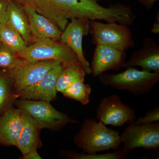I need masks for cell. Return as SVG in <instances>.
I'll use <instances>...</instances> for the list:
<instances>
[{"label": "cell", "instance_id": "obj_1", "mask_svg": "<svg viewBox=\"0 0 159 159\" xmlns=\"http://www.w3.org/2000/svg\"><path fill=\"white\" fill-rule=\"evenodd\" d=\"M33 9L48 19L62 31L68 20L82 18L94 20L102 10L99 0H12Z\"/></svg>", "mask_w": 159, "mask_h": 159}, {"label": "cell", "instance_id": "obj_2", "mask_svg": "<svg viewBox=\"0 0 159 159\" xmlns=\"http://www.w3.org/2000/svg\"><path fill=\"white\" fill-rule=\"evenodd\" d=\"M74 144L83 152L96 154L110 149H119L122 144L118 131L107 127L94 118H87L83 122L79 131L74 135Z\"/></svg>", "mask_w": 159, "mask_h": 159}, {"label": "cell", "instance_id": "obj_3", "mask_svg": "<svg viewBox=\"0 0 159 159\" xmlns=\"http://www.w3.org/2000/svg\"><path fill=\"white\" fill-rule=\"evenodd\" d=\"M117 74L104 73L98 77L103 85L128 92L136 96L150 93L159 81V72L139 70L134 67Z\"/></svg>", "mask_w": 159, "mask_h": 159}, {"label": "cell", "instance_id": "obj_4", "mask_svg": "<svg viewBox=\"0 0 159 159\" xmlns=\"http://www.w3.org/2000/svg\"><path fill=\"white\" fill-rule=\"evenodd\" d=\"M19 57L29 62L54 60L64 67L81 64L77 54L66 44L49 38L35 39Z\"/></svg>", "mask_w": 159, "mask_h": 159}, {"label": "cell", "instance_id": "obj_5", "mask_svg": "<svg viewBox=\"0 0 159 159\" xmlns=\"http://www.w3.org/2000/svg\"><path fill=\"white\" fill-rule=\"evenodd\" d=\"M14 103L17 108L27 113L41 129L58 130L67 124L78 123L66 114L57 110L51 102L26 99H16Z\"/></svg>", "mask_w": 159, "mask_h": 159}, {"label": "cell", "instance_id": "obj_6", "mask_svg": "<svg viewBox=\"0 0 159 159\" xmlns=\"http://www.w3.org/2000/svg\"><path fill=\"white\" fill-rule=\"evenodd\" d=\"M89 32L93 37L92 42L96 45H102L122 51L134 46L130 29L125 25L89 20Z\"/></svg>", "mask_w": 159, "mask_h": 159}, {"label": "cell", "instance_id": "obj_7", "mask_svg": "<svg viewBox=\"0 0 159 159\" xmlns=\"http://www.w3.org/2000/svg\"><path fill=\"white\" fill-rule=\"evenodd\" d=\"M123 155L128 157L137 148L158 150L159 148V122L147 124H129L120 134Z\"/></svg>", "mask_w": 159, "mask_h": 159}, {"label": "cell", "instance_id": "obj_8", "mask_svg": "<svg viewBox=\"0 0 159 159\" xmlns=\"http://www.w3.org/2000/svg\"><path fill=\"white\" fill-rule=\"evenodd\" d=\"M96 118L106 125L122 127L132 124L137 119L135 111L115 94L103 97L96 110Z\"/></svg>", "mask_w": 159, "mask_h": 159}, {"label": "cell", "instance_id": "obj_9", "mask_svg": "<svg viewBox=\"0 0 159 159\" xmlns=\"http://www.w3.org/2000/svg\"><path fill=\"white\" fill-rule=\"evenodd\" d=\"M61 64L58 61L54 60L28 61L19 67L7 70L4 74L12 81L14 90L17 94L37 83L50 70Z\"/></svg>", "mask_w": 159, "mask_h": 159}, {"label": "cell", "instance_id": "obj_10", "mask_svg": "<svg viewBox=\"0 0 159 159\" xmlns=\"http://www.w3.org/2000/svg\"><path fill=\"white\" fill-rule=\"evenodd\" d=\"M89 32V20L72 18L62 32L60 40L69 46L77 54L86 74H92L89 63L85 59L82 48L83 38Z\"/></svg>", "mask_w": 159, "mask_h": 159}, {"label": "cell", "instance_id": "obj_11", "mask_svg": "<svg viewBox=\"0 0 159 159\" xmlns=\"http://www.w3.org/2000/svg\"><path fill=\"white\" fill-rule=\"evenodd\" d=\"M64 67L61 64L54 68L34 85L17 93L19 98L51 102L56 98L57 78Z\"/></svg>", "mask_w": 159, "mask_h": 159}, {"label": "cell", "instance_id": "obj_12", "mask_svg": "<svg viewBox=\"0 0 159 159\" xmlns=\"http://www.w3.org/2000/svg\"><path fill=\"white\" fill-rule=\"evenodd\" d=\"M96 46L91 64L93 77H98L107 71L118 70L123 67L126 62L125 51L102 45Z\"/></svg>", "mask_w": 159, "mask_h": 159}, {"label": "cell", "instance_id": "obj_13", "mask_svg": "<svg viewBox=\"0 0 159 159\" xmlns=\"http://www.w3.org/2000/svg\"><path fill=\"white\" fill-rule=\"evenodd\" d=\"M134 66L140 67L143 70L159 72V45L154 39L145 38L143 47L132 54L123 68Z\"/></svg>", "mask_w": 159, "mask_h": 159}, {"label": "cell", "instance_id": "obj_14", "mask_svg": "<svg viewBox=\"0 0 159 159\" xmlns=\"http://www.w3.org/2000/svg\"><path fill=\"white\" fill-rule=\"evenodd\" d=\"M22 111L10 107L0 115V145L16 146L22 128Z\"/></svg>", "mask_w": 159, "mask_h": 159}, {"label": "cell", "instance_id": "obj_15", "mask_svg": "<svg viewBox=\"0 0 159 159\" xmlns=\"http://www.w3.org/2000/svg\"><path fill=\"white\" fill-rule=\"evenodd\" d=\"M22 7L28 18L30 31L35 39L49 38L60 40L62 31L57 25L33 9Z\"/></svg>", "mask_w": 159, "mask_h": 159}, {"label": "cell", "instance_id": "obj_16", "mask_svg": "<svg viewBox=\"0 0 159 159\" xmlns=\"http://www.w3.org/2000/svg\"><path fill=\"white\" fill-rule=\"evenodd\" d=\"M23 126L16 147L20 150L22 155L31 150H37L42 146L40 139L41 129L29 115L22 111Z\"/></svg>", "mask_w": 159, "mask_h": 159}, {"label": "cell", "instance_id": "obj_17", "mask_svg": "<svg viewBox=\"0 0 159 159\" xmlns=\"http://www.w3.org/2000/svg\"><path fill=\"white\" fill-rule=\"evenodd\" d=\"M6 24L22 38L27 46L35 41L30 29L29 21L22 6L12 0H9Z\"/></svg>", "mask_w": 159, "mask_h": 159}, {"label": "cell", "instance_id": "obj_18", "mask_svg": "<svg viewBox=\"0 0 159 159\" xmlns=\"http://www.w3.org/2000/svg\"><path fill=\"white\" fill-rule=\"evenodd\" d=\"M0 43L18 57L27 47L20 35L6 23L0 25Z\"/></svg>", "mask_w": 159, "mask_h": 159}, {"label": "cell", "instance_id": "obj_19", "mask_svg": "<svg viewBox=\"0 0 159 159\" xmlns=\"http://www.w3.org/2000/svg\"><path fill=\"white\" fill-rule=\"evenodd\" d=\"M86 72L81 64L70 65L62 69L57 78L56 84L57 92L61 93L72 84L84 81Z\"/></svg>", "mask_w": 159, "mask_h": 159}, {"label": "cell", "instance_id": "obj_20", "mask_svg": "<svg viewBox=\"0 0 159 159\" xmlns=\"http://www.w3.org/2000/svg\"><path fill=\"white\" fill-rule=\"evenodd\" d=\"M18 98L12 81L4 73H0V115L12 106Z\"/></svg>", "mask_w": 159, "mask_h": 159}, {"label": "cell", "instance_id": "obj_21", "mask_svg": "<svg viewBox=\"0 0 159 159\" xmlns=\"http://www.w3.org/2000/svg\"><path fill=\"white\" fill-rule=\"evenodd\" d=\"M92 88L84 81L74 83L61 92L65 97L74 99L84 105H87L90 100Z\"/></svg>", "mask_w": 159, "mask_h": 159}, {"label": "cell", "instance_id": "obj_22", "mask_svg": "<svg viewBox=\"0 0 159 159\" xmlns=\"http://www.w3.org/2000/svg\"><path fill=\"white\" fill-rule=\"evenodd\" d=\"M60 155L63 158L69 159H126L129 157L123 155L120 149L103 154L78 153L74 151L62 150Z\"/></svg>", "mask_w": 159, "mask_h": 159}, {"label": "cell", "instance_id": "obj_23", "mask_svg": "<svg viewBox=\"0 0 159 159\" xmlns=\"http://www.w3.org/2000/svg\"><path fill=\"white\" fill-rule=\"evenodd\" d=\"M28 61L20 58L0 43V67L7 70L16 68L26 64Z\"/></svg>", "mask_w": 159, "mask_h": 159}, {"label": "cell", "instance_id": "obj_24", "mask_svg": "<svg viewBox=\"0 0 159 159\" xmlns=\"http://www.w3.org/2000/svg\"><path fill=\"white\" fill-rule=\"evenodd\" d=\"M159 122V107H156L147 111L143 116L137 119L134 124H147Z\"/></svg>", "mask_w": 159, "mask_h": 159}, {"label": "cell", "instance_id": "obj_25", "mask_svg": "<svg viewBox=\"0 0 159 159\" xmlns=\"http://www.w3.org/2000/svg\"><path fill=\"white\" fill-rule=\"evenodd\" d=\"M9 0H0V25L6 24Z\"/></svg>", "mask_w": 159, "mask_h": 159}, {"label": "cell", "instance_id": "obj_26", "mask_svg": "<svg viewBox=\"0 0 159 159\" xmlns=\"http://www.w3.org/2000/svg\"><path fill=\"white\" fill-rule=\"evenodd\" d=\"M23 159H41L42 158L40 156L37 150H31L23 155Z\"/></svg>", "mask_w": 159, "mask_h": 159}, {"label": "cell", "instance_id": "obj_27", "mask_svg": "<svg viewBox=\"0 0 159 159\" xmlns=\"http://www.w3.org/2000/svg\"><path fill=\"white\" fill-rule=\"evenodd\" d=\"M143 6H145L146 9H150L153 7L154 4L159 0H138Z\"/></svg>", "mask_w": 159, "mask_h": 159}, {"label": "cell", "instance_id": "obj_28", "mask_svg": "<svg viewBox=\"0 0 159 159\" xmlns=\"http://www.w3.org/2000/svg\"><path fill=\"white\" fill-rule=\"evenodd\" d=\"M151 31L153 34H157L159 32V23H154L153 27Z\"/></svg>", "mask_w": 159, "mask_h": 159}]
</instances>
